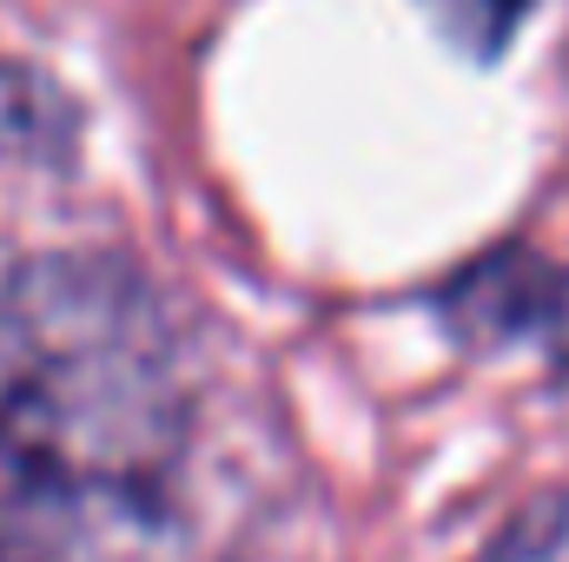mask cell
<instances>
[{"label": "cell", "mask_w": 569, "mask_h": 562, "mask_svg": "<svg viewBox=\"0 0 569 562\" xmlns=\"http://www.w3.org/2000/svg\"><path fill=\"white\" fill-rule=\"evenodd\" d=\"M192 378L120 259L0 279V562H159L179 530Z\"/></svg>", "instance_id": "6da1fadb"}, {"label": "cell", "mask_w": 569, "mask_h": 562, "mask_svg": "<svg viewBox=\"0 0 569 562\" xmlns=\"http://www.w3.org/2000/svg\"><path fill=\"white\" fill-rule=\"evenodd\" d=\"M443 324L477 351L543 344L569 358V265L537 252H490L437 298Z\"/></svg>", "instance_id": "7a4b0ae2"}, {"label": "cell", "mask_w": 569, "mask_h": 562, "mask_svg": "<svg viewBox=\"0 0 569 562\" xmlns=\"http://www.w3.org/2000/svg\"><path fill=\"white\" fill-rule=\"evenodd\" d=\"M73 133V113L67 100L27 73V67H0V145H20V152H60Z\"/></svg>", "instance_id": "3957f363"}, {"label": "cell", "mask_w": 569, "mask_h": 562, "mask_svg": "<svg viewBox=\"0 0 569 562\" xmlns=\"http://www.w3.org/2000/svg\"><path fill=\"white\" fill-rule=\"evenodd\" d=\"M418 7L443 33V47H457L463 60H497L530 13V0H418Z\"/></svg>", "instance_id": "277c9868"}, {"label": "cell", "mask_w": 569, "mask_h": 562, "mask_svg": "<svg viewBox=\"0 0 569 562\" xmlns=\"http://www.w3.org/2000/svg\"><path fill=\"white\" fill-rule=\"evenodd\" d=\"M477 562H569V496L530 503Z\"/></svg>", "instance_id": "5b68a950"}]
</instances>
